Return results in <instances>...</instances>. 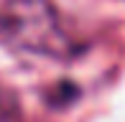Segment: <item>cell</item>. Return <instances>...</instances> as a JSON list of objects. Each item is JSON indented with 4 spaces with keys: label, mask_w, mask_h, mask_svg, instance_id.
<instances>
[{
    "label": "cell",
    "mask_w": 125,
    "mask_h": 122,
    "mask_svg": "<svg viewBox=\"0 0 125 122\" xmlns=\"http://www.w3.org/2000/svg\"><path fill=\"white\" fill-rule=\"evenodd\" d=\"M0 38L21 51L49 59H72L79 51L51 0H3Z\"/></svg>",
    "instance_id": "6da1fadb"
},
{
    "label": "cell",
    "mask_w": 125,
    "mask_h": 122,
    "mask_svg": "<svg viewBox=\"0 0 125 122\" xmlns=\"http://www.w3.org/2000/svg\"><path fill=\"white\" fill-rule=\"evenodd\" d=\"M5 97H8V94H5L3 89H0V120H3L8 112H13V102H10V99L5 102Z\"/></svg>",
    "instance_id": "7a4b0ae2"
}]
</instances>
